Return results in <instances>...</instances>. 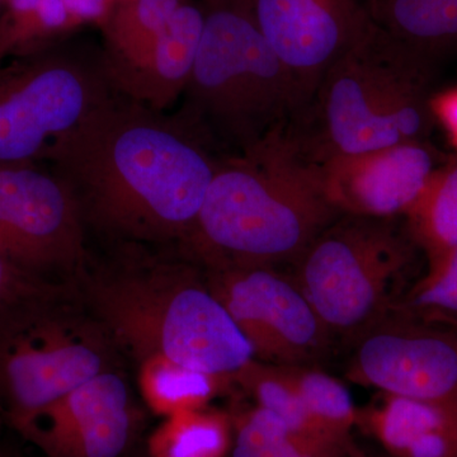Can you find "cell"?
I'll list each match as a JSON object with an SVG mask.
<instances>
[{
    "label": "cell",
    "mask_w": 457,
    "mask_h": 457,
    "mask_svg": "<svg viewBox=\"0 0 457 457\" xmlns=\"http://www.w3.org/2000/svg\"><path fill=\"white\" fill-rule=\"evenodd\" d=\"M320 164L327 196L339 212L378 219L404 215L437 168L427 141L330 156Z\"/></svg>",
    "instance_id": "14"
},
{
    "label": "cell",
    "mask_w": 457,
    "mask_h": 457,
    "mask_svg": "<svg viewBox=\"0 0 457 457\" xmlns=\"http://www.w3.org/2000/svg\"><path fill=\"white\" fill-rule=\"evenodd\" d=\"M185 0H126L119 3L104 23L106 60L139 55L163 31Z\"/></svg>",
    "instance_id": "23"
},
{
    "label": "cell",
    "mask_w": 457,
    "mask_h": 457,
    "mask_svg": "<svg viewBox=\"0 0 457 457\" xmlns=\"http://www.w3.org/2000/svg\"><path fill=\"white\" fill-rule=\"evenodd\" d=\"M230 378L204 374L162 357L137 362V385L147 407L164 418L207 407Z\"/></svg>",
    "instance_id": "19"
},
{
    "label": "cell",
    "mask_w": 457,
    "mask_h": 457,
    "mask_svg": "<svg viewBox=\"0 0 457 457\" xmlns=\"http://www.w3.org/2000/svg\"><path fill=\"white\" fill-rule=\"evenodd\" d=\"M341 215L327 196L321 164L287 128L242 154L221 156L177 251L203 270L294 264Z\"/></svg>",
    "instance_id": "2"
},
{
    "label": "cell",
    "mask_w": 457,
    "mask_h": 457,
    "mask_svg": "<svg viewBox=\"0 0 457 457\" xmlns=\"http://www.w3.org/2000/svg\"><path fill=\"white\" fill-rule=\"evenodd\" d=\"M3 11H4V3H3V0H0V17H2Z\"/></svg>",
    "instance_id": "31"
},
{
    "label": "cell",
    "mask_w": 457,
    "mask_h": 457,
    "mask_svg": "<svg viewBox=\"0 0 457 457\" xmlns=\"http://www.w3.org/2000/svg\"><path fill=\"white\" fill-rule=\"evenodd\" d=\"M290 435L293 433L281 418L257 405L245 413L237 425L233 457H254L270 445Z\"/></svg>",
    "instance_id": "27"
},
{
    "label": "cell",
    "mask_w": 457,
    "mask_h": 457,
    "mask_svg": "<svg viewBox=\"0 0 457 457\" xmlns=\"http://www.w3.org/2000/svg\"><path fill=\"white\" fill-rule=\"evenodd\" d=\"M431 108L436 121L441 123L457 150V88L433 96Z\"/></svg>",
    "instance_id": "30"
},
{
    "label": "cell",
    "mask_w": 457,
    "mask_h": 457,
    "mask_svg": "<svg viewBox=\"0 0 457 457\" xmlns=\"http://www.w3.org/2000/svg\"><path fill=\"white\" fill-rule=\"evenodd\" d=\"M230 447L228 417L207 407L165 418L150 436V457H225Z\"/></svg>",
    "instance_id": "20"
},
{
    "label": "cell",
    "mask_w": 457,
    "mask_h": 457,
    "mask_svg": "<svg viewBox=\"0 0 457 457\" xmlns=\"http://www.w3.org/2000/svg\"><path fill=\"white\" fill-rule=\"evenodd\" d=\"M74 293L0 330V411L16 431L57 399L114 369L117 347Z\"/></svg>",
    "instance_id": "7"
},
{
    "label": "cell",
    "mask_w": 457,
    "mask_h": 457,
    "mask_svg": "<svg viewBox=\"0 0 457 457\" xmlns=\"http://www.w3.org/2000/svg\"><path fill=\"white\" fill-rule=\"evenodd\" d=\"M396 219L342 213L295 262V281L332 335L359 338L408 290L418 248Z\"/></svg>",
    "instance_id": "6"
},
{
    "label": "cell",
    "mask_w": 457,
    "mask_h": 457,
    "mask_svg": "<svg viewBox=\"0 0 457 457\" xmlns=\"http://www.w3.org/2000/svg\"><path fill=\"white\" fill-rule=\"evenodd\" d=\"M253 350L254 360L276 366H309L323 356L330 330L294 276L276 267L204 270Z\"/></svg>",
    "instance_id": "10"
},
{
    "label": "cell",
    "mask_w": 457,
    "mask_h": 457,
    "mask_svg": "<svg viewBox=\"0 0 457 457\" xmlns=\"http://www.w3.org/2000/svg\"><path fill=\"white\" fill-rule=\"evenodd\" d=\"M389 317L457 329V249L437 273L409 286Z\"/></svg>",
    "instance_id": "25"
},
{
    "label": "cell",
    "mask_w": 457,
    "mask_h": 457,
    "mask_svg": "<svg viewBox=\"0 0 457 457\" xmlns=\"http://www.w3.org/2000/svg\"><path fill=\"white\" fill-rule=\"evenodd\" d=\"M73 285L117 350L137 363L162 357L231 380L254 359L204 270L185 255H150L125 245L111 263H88Z\"/></svg>",
    "instance_id": "3"
},
{
    "label": "cell",
    "mask_w": 457,
    "mask_h": 457,
    "mask_svg": "<svg viewBox=\"0 0 457 457\" xmlns=\"http://www.w3.org/2000/svg\"><path fill=\"white\" fill-rule=\"evenodd\" d=\"M9 2H11V0H3V3H4V7L8 4Z\"/></svg>",
    "instance_id": "34"
},
{
    "label": "cell",
    "mask_w": 457,
    "mask_h": 457,
    "mask_svg": "<svg viewBox=\"0 0 457 457\" xmlns=\"http://www.w3.org/2000/svg\"><path fill=\"white\" fill-rule=\"evenodd\" d=\"M64 3L77 29L88 23L104 26L116 7L113 0H64Z\"/></svg>",
    "instance_id": "29"
},
{
    "label": "cell",
    "mask_w": 457,
    "mask_h": 457,
    "mask_svg": "<svg viewBox=\"0 0 457 457\" xmlns=\"http://www.w3.org/2000/svg\"><path fill=\"white\" fill-rule=\"evenodd\" d=\"M339 445L290 435L270 445L254 457H338Z\"/></svg>",
    "instance_id": "28"
},
{
    "label": "cell",
    "mask_w": 457,
    "mask_h": 457,
    "mask_svg": "<svg viewBox=\"0 0 457 457\" xmlns=\"http://www.w3.org/2000/svg\"><path fill=\"white\" fill-rule=\"evenodd\" d=\"M347 375L381 393L457 407V329L387 317L357 338Z\"/></svg>",
    "instance_id": "11"
},
{
    "label": "cell",
    "mask_w": 457,
    "mask_h": 457,
    "mask_svg": "<svg viewBox=\"0 0 457 457\" xmlns=\"http://www.w3.org/2000/svg\"><path fill=\"white\" fill-rule=\"evenodd\" d=\"M221 154L179 113L114 95L45 161L77 201L84 227L122 245H180L194 228Z\"/></svg>",
    "instance_id": "1"
},
{
    "label": "cell",
    "mask_w": 457,
    "mask_h": 457,
    "mask_svg": "<svg viewBox=\"0 0 457 457\" xmlns=\"http://www.w3.org/2000/svg\"><path fill=\"white\" fill-rule=\"evenodd\" d=\"M245 3L270 47L299 83L306 104L328 68L371 27L368 0Z\"/></svg>",
    "instance_id": "12"
},
{
    "label": "cell",
    "mask_w": 457,
    "mask_h": 457,
    "mask_svg": "<svg viewBox=\"0 0 457 457\" xmlns=\"http://www.w3.org/2000/svg\"><path fill=\"white\" fill-rule=\"evenodd\" d=\"M403 216L409 236L425 254L423 276L435 275L457 249V161L432 171Z\"/></svg>",
    "instance_id": "18"
},
{
    "label": "cell",
    "mask_w": 457,
    "mask_h": 457,
    "mask_svg": "<svg viewBox=\"0 0 457 457\" xmlns=\"http://www.w3.org/2000/svg\"><path fill=\"white\" fill-rule=\"evenodd\" d=\"M75 29L64 0H11L0 17V60L36 55Z\"/></svg>",
    "instance_id": "21"
},
{
    "label": "cell",
    "mask_w": 457,
    "mask_h": 457,
    "mask_svg": "<svg viewBox=\"0 0 457 457\" xmlns=\"http://www.w3.org/2000/svg\"><path fill=\"white\" fill-rule=\"evenodd\" d=\"M302 399L303 407L324 435L341 444L357 411L347 387L333 376L312 366H279Z\"/></svg>",
    "instance_id": "22"
},
{
    "label": "cell",
    "mask_w": 457,
    "mask_h": 457,
    "mask_svg": "<svg viewBox=\"0 0 457 457\" xmlns=\"http://www.w3.org/2000/svg\"><path fill=\"white\" fill-rule=\"evenodd\" d=\"M0 255L33 275L55 282L60 276L71 285L88 266L79 207L54 171L36 164L0 167Z\"/></svg>",
    "instance_id": "9"
},
{
    "label": "cell",
    "mask_w": 457,
    "mask_h": 457,
    "mask_svg": "<svg viewBox=\"0 0 457 457\" xmlns=\"http://www.w3.org/2000/svg\"><path fill=\"white\" fill-rule=\"evenodd\" d=\"M435 71L371 25L328 68L290 130L319 163L427 141Z\"/></svg>",
    "instance_id": "5"
},
{
    "label": "cell",
    "mask_w": 457,
    "mask_h": 457,
    "mask_svg": "<svg viewBox=\"0 0 457 457\" xmlns=\"http://www.w3.org/2000/svg\"><path fill=\"white\" fill-rule=\"evenodd\" d=\"M204 25L203 3L185 0L158 38L131 59L106 60L104 73L116 95L163 112L185 93Z\"/></svg>",
    "instance_id": "15"
},
{
    "label": "cell",
    "mask_w": 457,
    "mask_h": 457,
    "mask_svg": "<svg viewBox=\"0 0 457 457\" xmlns=\"http://www.w3.org/2000/svg\"><path fill=\"white\" fill-rule=\"evenodd\" d=\"M73 288L27 272L0 255V330L73 293Z\"/></svg>",
    "instance_id": "26"
},
{
    "label": "cell",
    "mask_w": 457,
    "mask_h": 457,
    "mask_svg": "<svg viewBox=\"0 0 457 457\" xmlns=\"http://www.w3.org/2000/svg\"><path fill=\"white\" fill-rule=\"evenodd\" d=\"M395 457H457V407L378 392L357 413Z\"/></svg>",
    "instance_id": "16"
},
{
    "label": "cell",
    "mask_w": 457,
    "mask_h": 457,
    "mask_svg": "<svg viewBox=\"0 0 457 457\" xmlns=\"http://www.w3.org/2000/svg\"><path fill=\"white\" fill-rule=\"evenodd\" d=\"M114 4H119V3L126 2V0H113Z\"/></svg>",
    "instance_id": "32"
},
{
    "label": "cell",
    "mask_w": 457,
    "mask_h": 457,
    "mask_svg": "<svg viewBox=\"0 0 457 457\" xmlns=\"http://www.w3.org/2000/svg\"><path fill=\"white\" fill-rule=\"evenodd\" d=\"M137 418L128 381L110 370L57 399L18 433L47 457H121Z\"/></svg>",
    "instance_id": "13"
},
{
    "label": "cell",
    "mask_w": 457,
    "mask_h": 457,
    "mask_svg": "<svg viewBox=\"0 0 457 457\" xmlns=\"http://www.w3.org/2000/svg\"><path fill=\"white\" fill-rule=\"evenodd\" d=\"M371 25L427 64L457 51V0H368Z\"/></svg>",
    "instance_id": "17"
},
{
    "label": "cell",
    "mask_w": 457,
    "mask_h": 457,
    "mask_svg": "<svg viewBox=\"0 0 457 457\" xmlns=\"http://www.w3.org/2000/svg\"><path fill=\"white\" fill-rule=\"evenodd\" d=\"M231 380L253 396L258 407L269 409L281 418L294 436L341 445L328 438L312 422L302 399L279 366L253 359L239 370Z\"/></svg>",
    "instance_id": "24"
},
{
    "label": "cell",
    "mask_w": 457,
    "mask_h": 457,
    "mask_svg": "<svg viewBox=\"0 0 457 457\" xmlns=\"http://www.w3.org/2000/svg\"><path fill=\"white\" fill-rule=\"evenodd\" d=\"M203 5V36L179 113L219 154H242L290 128L305 96L245 0H204Z\"/></svg>",
    "instance_id": "4"
},
{
    "label": "cell",
    "mask_w": 457,
    "mask_h": 457,
    "mask_svg": "<svg viewBox=\"0 0 457 457\" xmlns=\"http://www.w3.org/2000/svg\"><path fill=\"white\" fill-rule=\"evenodd\" d=\"M5 69H0V78L3 77V74H4Z\"/></svg>",
    "instance_id": "33"
},
{
    "label": "cell",
    "mask_w": 457,
    "mask_h": 457,
    "mask_svg": "<svg viewBox=\"0 0 457 457\" xmlns=\"http://www.w3.org/2000/svg\"><path fill=\"white\" fill-rule=\"evenodd\" d=\"M116 95L102 55L49 53L0 78V167L45 161L57 140Z\"/></svg>",
    "instance_id": "8"
}]
</instances>
